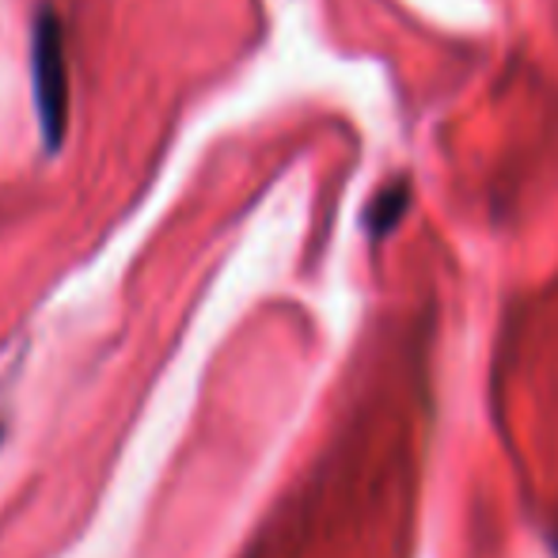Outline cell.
<instances>
[{
  "label": "cell",
  "mask_w": 558,
  "mask_h": 558,
  "mask_svg": "<svg viewBox=\"0 0 558 558\" xmlns=\"http://www.w3.org/2000/svg\"><path fill=\"white\" fill-rule=\"evenodd\" d=\"M35 99L38 114H43V133L46 145L58 148L61 130H65V107H69V88H65V43H61V20L43 8L35 23Z\"/></svg>",
  "instance_id": "obj_1"
}]
</instances>
